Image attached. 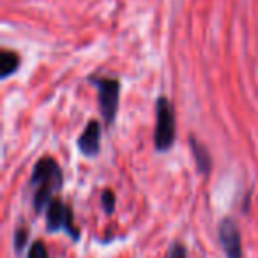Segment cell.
<instances>
[{
	"label": "cell",
	"mask_w": 258,
	"mask_h": 258,
	"mask_svg": "<svg viewBox=\"0 0 258 258\" xmlns=\"http://www.w3.org/2000/svg\"><path fill=\"white\" fill-rule=\"evenodd\" d=\"M30 184L36 186L34 209L41 212L51 200L53 193L62 187V170L58 163L51 158H43L36 163Z\"/></svg>",
	"instance_id": "1"
},
{
	"label": "cell",
	"mask_w": 258,
	"mask_h": 258,
	"mask_svg": "<svg viewBox=\"0 0 258 258\" xmlns=\"http://www.w3.org/2000/svg\"><path fill=\"white\" fill-rule=\"evenodd\" d=\"M173 142H175V110L172 101L159 97L156 101L154 147L159 152H166L173 147Z\"/></svg>",
	"instance_id": "2"
},
{
	"label": "cell",
	"mask_w": 258,
	"mask_h": 258,
	"mask_svg": "<svg viewBox=\"0 0 258 258\" xmlns=\"http://www.w3.org/2000/svg\"><path fill=\"white\" fill-rule=\"evenodd\" d=\"M219 240H221L223 251L226 258H242V244H240V233L235 221L223 219L219 225Z\"/></svg>",
	"instance_id": "5"
},
{
	"label": "cell",
	"mask_w": 258,
	"mask_h": 258,
	"mask_svg": "<svg viewBox=\"0 0 258 258\" xmlns=\"http://www.w3.org/2000/svg\"><path fill=\"white\" fill-rule=\"evenodd\" d=\"M18 68H20L18 53L8 51V50H4L2 53H0V76H2V78L11 76Z\"/></svg>",
	"instance_id": "8"
},
{
	"label": "cell",
	"mask_w": 258,
	"mask_h": 258,
	"mask_svg": "<svg viewBox=\"0 0 258 258\" xmlns=\"http://www.w3.org/2000/svg\"><path fill=\"white\" fill-rule=\"evenodd\" d=\"M97 85L99 92V108L106 125H111L117 117L118 110V96H120V83L113 78H99L92 80Z\"/></svg>",
	"instance_id": "3"
},
{
	"label": "cell",
	"mask_w": 258,
	"mask_h": 258,
	"mask_svg": "<svg viewBox=\"0 0 258 258\" xmlns=\"http://www.w3.org/2000/svg\"><path fill=\"white\" fill-rule=\"evenodd\" d=\"M191 151H193V156H195V161H197V166L198 170H200V173H204V175H207L209 170H211L212 166V161H211V156H209V151L204 147V145L200 144V142H197L193 137H191Z\"/></svg>",
	"instance_id": "7"
},
{
	"label": "cell",
	"mask_w": 258,
	"mask_h": 258,
	"mask_svg": "<svg viewBox=\"0 0 258 258\" xmlns=\"http://www.w3.org/2000/svg\"><path fill=\"white\" fill-rule=\"evenodd\" d=\"M46 228L50 232H58V230H64L69 237H73L75 240L80 239L78 228L73 223V212L68 205L62 200H51L48 205L46 211Z\"/></svg>",
	"instance_id": "4"
},
{
	"label": "cell",
	"mask_w": 258,
	"mask_h": 258,
	"mask_svg": "<svg viewBox=\"0 0 258 258\" xmlns=\"http://www.w3.org/2000/svg\"><path fill=\"white\" fill-rule=\"evenodd\" d=\"M101 205H103V209H104V212H106V214H113V211H115V195H113V191L104 189L103 193H101Z\"/></svg>",
	"instance_id": "9"
},
{
	"label": "cell",
	"mask_w": 258,
	"mask_h": 258,
	"mask_svg": "<svg viewBox=\"0 0 258 258\" xmlns=\"http://www.w3.org/2000/svg\"><path fill=\"white\" fill-rule=\"evenodd\" d=\"M29 258H50L46 246L43 244V240H36L29 249Z\"/></svg>",
	"instance_id": "10"
},
{
	"label": "cell",
	"mask_w": 258,
	"mask_h": 258,
	"mask_svg": "<svg viewBox=\"0 0 258 258\" xmlns=\"http://www.w3.org/2000/svg\"><path fill=\"white\" fill-rule=\"evenodd\" d=\"M27 242H29V230L27 228H18L15 232V246H16V251L18 253H22L23 247L27 246Z\"/></svg>",
	"instance_id": "11"
},
{
	"label": "cell",
	"mask_w": 258,
	"mask_h": 258,
	"mask_svg": "<svg viewBox=\"0 0 258 258\" xmlns=\"http://www.w3.org/2000/svg\"><path fill=\"white\" fill-rule=\"evenodd\" d=\"M168 258H187L186 247L179 242L172 244V247H170V251H168Z\"/></svg>",
	"instance_id": "12"
},
{
	"label": "cell",
	"mask_w": 258,
	"mask_h": 258,
	"mask_svg": "<svg viewBox=\"0 0 258 258\" xmlns=\"http://www.w3.org/2000/svg\"><path fill=\"white\" fill-rule=\"evenodd\" d=\"M99 142H101V127L96 120H90L87 127L83 129V133L78 138V149L82 154L89 156V158H96L99 154Z\"/></svg>",
	"instance_id": "6"
}]
</instances>
